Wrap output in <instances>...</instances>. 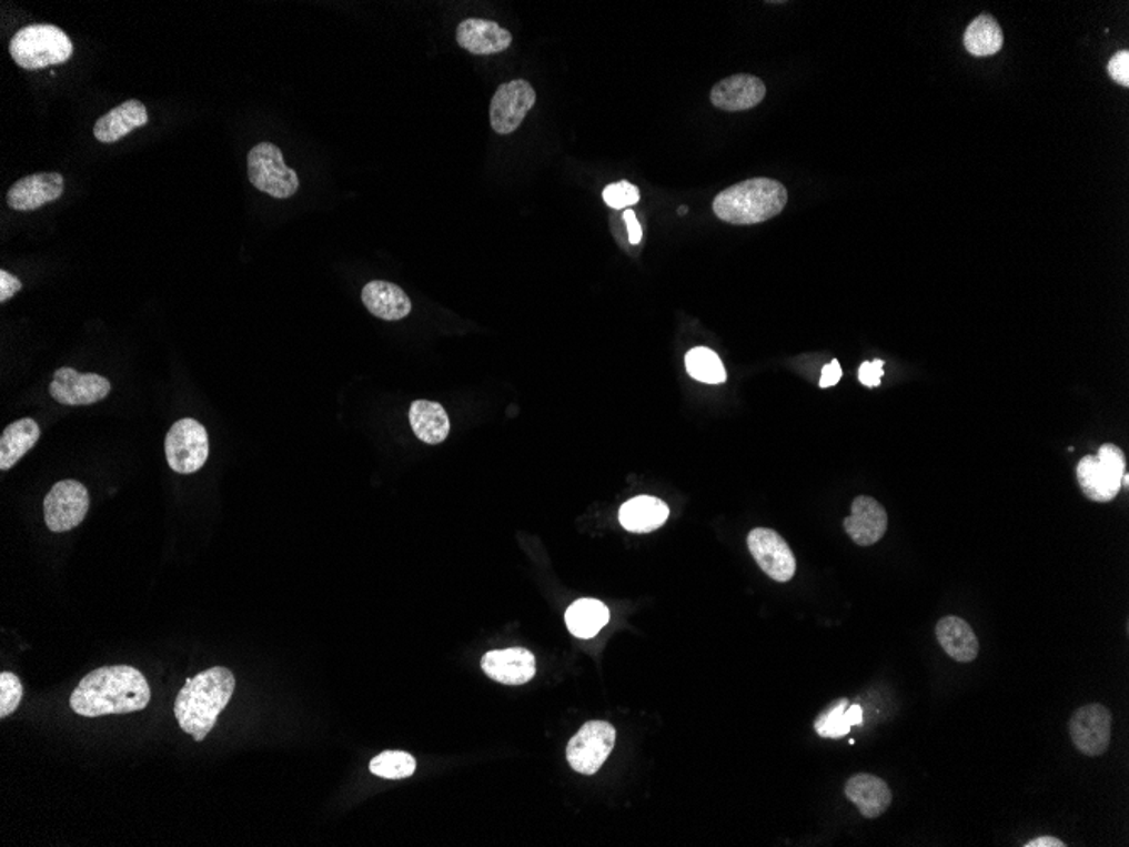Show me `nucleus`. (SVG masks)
<instances>
[{"instance_id":"26","label":"nucleus","mask_w":1129,"mask_h":847,"mask_svg":"<svg viewBox=\"0 0 1129 847\" xmlns=\"http://www.w3.org/2000/svg\"><path fill=\"white\" fill-rule=\"evenodd\" d=\"M565 623L572 635L591 639L609 623V609L597 599L575 601L565 613Z\"/></svg>"},{"instance_id":"16","label":"nucleus","mask_w":1129,"mask_h":847,"mask_svg":"<svg viewBox=\"0 0 1129 847\" xmlns=\"http://www.w3.org/2000/svg\"><path fill=\"white\" fill-rule=\"evenodd\" d=\"M485 675L504 685H524L536 674L535 655L524 648L488 652L482 658Z\"/></svg>"},{"instance_id":"11","label":"nucleus","mask_w":1129,"mask_h":847,"mask_svg":"<svg viewBox=\"0 0 1129 847\" xmlns=\"http://www.w3.org/2000/svg\"><path fill=\"white\" fill-rule=\"evenodd\" d=\"M747 548L763 572L776 582H788L797 572V561L786 540L775 530L756 528L747 535Z\"/></svg>"},{"instance_id":"1","label":"nucleus","mask_w":1129,"mask_h":847,"mask_svg":"<svg viewBox=\"0 0 1129 847\" xmlns=\"http://www.w3.org/2000/svg\"><path fill=\"white\" fill-rule=\"evenodd\" d=\"M151 688L138 668L128 665L90 672L70 697V707L79 716L100 717L145 709Z\"/></svg>"},{"instance_id":"38","label":"nucleus","mask_w":1129,"mask_h":847,"mask_svg":"<svg viewBox=\"0 0 1129 847\" xmlns=\"http://www.w3.org/2000/svg\"><path fill=\"white\" fill-rule=\"evenodd\" d=\"M1067 844L1064 840L1057 839L1054 836H1041L1037 839L1030 840L1025 844V847H1066Z\"/></svg>"},{"instance_id":"20","label":"nucleus","mask_w":1129,"mask_h":847,"mask_svg":"<svg viewBox=\"0 0 1129 847\" xmlns=\"http://www.w3.org/2000/svg\"><path fill=\"white\" fill-rule=\"evenodd\" d=\"M149 115L145 105L139 100H125L121 105L103 114L93 125V134L103 144H112L125 138L134 129L148 124Z\"/></svg>"},{"instance_id":"21","label":"nucleus","mask_w":1129,"mask_h":847,"mask_svg":"<svg viewBox=\"0 0 1129 847\" xmlns=\"http://www.w3.org/2000/svg\"><path fill=\"white\" fill-rule=\"evenodd\" d=\"M362 303L365 309L381 320L397 322L411 313V300L397 284L387 281H371L362 290Z\"/></svg>"},{"instance_id":"3","label":"nucleus","mask_w":1129,"mask_h":847,"mask_svg":"<svg viewBox=\"0 0 1129 847\" xmlns=\"http://www.w3.org/2000/svg\"><path fill=\"white\" fill-rule=\"evenodd\" d=\"M786 202L788 192L779 181L753 178L720 192L712 209L727 224L753 225L779 215Z\"/></svg>"},{"instance_id":"5","label":"nucleus","mask_w":1129,"mask_h":847,"mask_svg":"<svg viewBox=\"0 0 1129 847\" xmlns=\"http://www.w3.org/2000/svg\"><path fill=\"white\" fill-rule=\"evenodd\" d=\"M1126 458L1121 448L1105 444L1098 455H1086L1077 464L1080 490L1095 503H1111L1121 491Z\"/></svg>"},{"instance_id":"15","label":"nucleus","mask_w":1129,"mask_h":847,"mask_svg":"<svg viewBox=\"0 0 1129 847\" xmlns=\"http://www.w3.org/2000/svg\"><path fill=\"white\" fill-rule=\"evenodd\" d=\"M766 85L755 75L727 77L712 87L710 102L726 112H743L755 109L765 100Z\"/></svg>"},{"instance_id":"36","label":"nucleus","mask_w":1129,"mask_h":847,"mask_svg":"<svg viewBox=\"0 0 1129 847\" xmlns=\"http://www.w3.org/2000/svg\"><path fill=\"white\" fill-rule=\"evenodd\" d=\"M840 377H843V367H840V362L837 361V359H834V361L830 362V364L825 365L824 371H821L820 384H818V386H820L821 390H824V387L836 386V384L839 383Z\"/></svg>"},{"instance_id":"28","label":"nucleus","mask_w":1129,"mask_h":847,"mask_svg":"<svg viewBox=\"0 0 1129 847\" xmlns=\"http://www.w3.org/2000/svg\"><path fill=\"white\" fill-rule=\"evenodd\" d=\"M688 374L704 384L726 383L727 373L719 355L707 347H695L685 357Z\"/></svg>"},{"instance_id":"23","label":"nucleus","mask_w":1129,"mask_h":847,"mask_svg":"<svg viewBox=\"0 0 1129 847\" xmlns=\"http://www.w3.org/2000/svg\"><path fill=\"white\" fill-rule=\"evenodd\" d=\"M669 510L662 500L637 496L627 501L619 510V523L631 533H652L665 525Z\"/></svg>"},{"instance_id":"27","label":"nucleus","mask_w":1129,"mask_h":847,"mask_svg":"<svg viewBox=\"0 0 1129 847\" xmlns=\"http://www.w3.org/2000/svg\"><path fill=\"white\" fill-rule=\"evenodd\" d=\"M1002 43L1001 26L988 14L974 19L964 32V47L974 57H992L1001 51Z\"/></svg>"},{"instance_id":"2","label":"nucleus","mask_w":1129,"mask_h":847,"mask_svg":"<svg viewBox=\"0 0 1129 847\" xmlns=\"http://www.w3.org/2000/svg\"><path fill=\"white\" fill-rule=\"evenodd\" d=\"M235 690V677L229 668L213 667L188 678L174 700V716L187 734L202 743Z\"/></svg>"},{"instance_id":"7","label":"nucleus","mask_w":1129,"mask_h":847,"mask_svg":"<svg viewBox=\"0 0 1129 847\" xmlns=\"http://www.w3.org/2000/svg\"><path fill=\"white\" fill-rule=\"evenodd\" d=\"M168 464L178 474H193L205 465L210 454L209 433L193 419L180 420L164 440Z\"/></svg>"},{"instance_id":"32","label":"nucleus","mask_w":1129,"mask_h":847,"mask_svg":"<svg viewBox=\"0 0 1129 847\" xmlns=\"http://www.w3.org/2000/svg\"><path fill=\"white\" fill-rule=\"evenodd\" d=\"M602 196H604V202L611 209H626V206L636 205L639 199H642V193H639V189L636 185L623 180L606 186Z\"/></svg>"},{"instance_id":"14","label":"nucleus","mask_w":1129,"mask_h":847,"mask_svg":"<svg viewBox=\"0 0 1129 847\" xmlns=\"http://www.w3.org/2000/svg\"><path fill=\"white\" fill-rule=\"evenodd\" d=\"M64 178L60 173H36L21 178L8 192V205L18 212H31L60 199Z\"/></svg>"},{"instance_id":"19","label":"nucleus","mask_w":1129,"mask_h":847,"mask_svg":"<svg viewBox=\"0 0 1129 847\" xmlns=\"http://www.w3.org/2000/svg\"><path fill=\"white\" fill-rule=\"evenodd\" d=\"M846 797L859 808L866 819L883 816L891 805L893 794L883 778L869 773H859L846 784Z\"/></svg>"},{"instance_id":"35","label":"nucleus","mask_w":1129,"mask_h":847,"mask_svg":"<svg viewBox=\"0 0 1129 847\" xmlns=\"http://www.w3.org/2000/svg\"><path fill=\"white\" fill-rule=\"evenodd\" d=\"M21 288L22 283L18 278L12 276L8 271H0V303L11 300Z\"/></svg>"},{"instance_id":"37","label":"nucleus","mask_w":1129,"mask_h":847,"mask_svg":"<svg viewBox=\"0 0 1129 847\" xmlns=\"http://www.w3.org/2000/svg\"><path fill=\"white\" fill-rule=\"evenodd\" d=\"M624 222L627 225V234H629L631 244H639L643 239L642 225L637 222L636 213L633 210H626L624 212Z\"/></svg>"},{"instance_id":"9","label":"nucleus","mask_w":1129,"mask_h":847,"mask_svg":"<svg viewBox=\"0 0 1129 847\" xmlns=\"http://www.w3.org/2000/svg\"><path fill=\"white\" fill-rule=\"evenodd\" d=\"M89 507V491L82 483L60 481L44 497V522L51 532H70L82 525Z\"/></svg>"},{"instance_id":"13","label":"nucleus","mask_w":1129,"mask_h":847,"mask_svg":"<svg viewBox=\"0 0 1129 847\" xmlns=\"http://www.w3.org/2000/svg\"><path fill=\"white\" fill-rule=\"evenodd\" d=\"M110 393V383L99 374H82L71 367H61L54 373L50 384V394L54 401L64 406H87L105 400Z\"/></svg>"},{"instance_id":"4","label":"nucleus","mask_w":1129,"mask_h":847,"mask_svg":"<svg viewBox=\"0 0 1129 847\" xmlns=\"http://www.w3.org/2000/svg\"><path fill=\"white\" fill-rule=\"evenodd\" d=\"M12 60L24 70H41L51 64L67 63L73 43L63 29L53 24H29L19 29L9 43Z\"/></svg>"},{"instance_id":"12","label":"nucleus","mask_w":1129,"mask_h":847,"mask_svg":"<svg viewBox=\"0 0 1129 847\" xmlns=\"http://www.w3.org/2000/svg\"><path fill=\"white\" fill-rule=\"evenodd\" d=\"M1111 726V710L1101 704H1089L1077 709L1070 717V738L1082 755L1096 758L1105 755L1109 748Z\"/></svg>"},{"instance_id":"30","label":"nucleus","mask_w":1129,"mask_h":847,"mask_svg":"<svg viewBox=\"0 0 1129 847\" xmlns=\"http://www.w3.org/2000/svg\"><path fill=\"white\" fill-rule=\"evenodd\" d=\"M369 768L375 777L401 780V778L411 777L415 773L416 759L404 752H384L372 759Z\"/></svg>"},{"instance_id":"39","label":"nucleus","mask_w":1129,"mask_h":847,"mask_svg":"<svg viewBox=\"0 0 1129 847\" xmlns=\"http://www.w3.org/2000/svg\"><path fill=\"white\" fill-rule=\"evenodd\" d=\"M847 717H849L850 726H860L864 719L863 709L859 706H849Z\"/></svg>"},{"instance_id":"29","label":"nucleus","mask_w":1129,"mask_h":847,"mask_svg":"<svg viewBox=\"0 0 1129 847\" xmlns=\"http://www.w3.org/2000/svg\"><path fill=\"white\" fill-rule=\"evenodd\" d=\"M847 709H849V700L847 698H839L836 703L830 704L827 709L821 710L820 716L814 723L818 736L833 739H840L847 736L850 729H853L849 717H847Z\"/></svg>"},{"instance_id":"8","label":"nucleus","mask_w":1129,"mask_h":847,"mask_svg":"<svg viewBox=\"0 0 1129 847\" xmlns=\"http://www.w3.org/2000/svg\"><path fill=\"white\" fill-rule=\"evenodd\" d=\"M616 743V729L606 720L584 724L567 746V759L575 772L595 775L609 758Z\"/></svg>"},{"instance_id":"22","label":"nucleus","mask_w":1129,"mask_h":847,"mask_svg":"<svg viewBox=\"0 0 1129 847\" xmlns=\"http://www.w3.org/2000/svg\"><path fill=\"white\" fill-rule=\"evenodd\" d=\"M937 642L944 652L959 663H970L979 655V639L962 617L946 616L938 621L935 628Z\"/></svg>"},{"instance_id":"33","label":"nucleus","mask_w":1129,"mask_h":847,"mask_svg":"<svg viewBox=\"0 0 1129 847\" xmlns=\"http://www.w3.org/2000/svg\"><path fill=\"white\" fill-rule=\"evenodd\" d=\"M1109 75L1122 87L1129 85V51L1122 50L1111 58L1108 64Z\"/></svg>"},{"instance_id":"10","label":"nucleus","mask_w":1129,"mask_h":847,"mask_svg":"<svg viewBox=\"0 0 1129 847\" xmlns=\"http://www.w3.org/2000/svg\"><path fill=\"white\" fill-rule=\"evenodd\" d=\"M536 92L526 80L503 83L491 100V128L497 134H511L523 124L524 118L535 107Z\"/></svg>"},{"instance_id":"6","label":"nucleus","mask_w":1129,"mask_h":847,"mask_svg":"<svg viewBox=\"0 0 1129 847\" xmlns=\"http://www.w3.org/2000/svg\"><path fill=\"white\" fill-rule=\"evenodd\" d=\"M249 181L273 199H290L300 189L296 171L284 163L283 153L273 142H261L248 154Z\"/></svg>"},{"instance_id":"17","label":"nucleus","mask_w":1129,"mask_h":847,"mask_svg":"<svg viewBox=\"0 0 1129 847\" xmlns=\"http://www.w3.org/2000/svg\"><path fill=\"white\" fill-rule=\"evenodd\" d=\"M853 514L844 520V528L854 543L859 546H871L888 532V513L885 507L869 496H859L853 501Z\"/></svg>"},{"instance_id":"18","label":"nucleus","mask_w":1129,"mask_h":847,"mask_svg":"<svg viewBox=\"0 0 1129 847\" xmlns=\"http://www.w3.org/2000/svg\"><path fill=\"white\" fill-rule=\"evenodd\" d=\"M458 47L472 54H497L506 51L513 43V36L497 22L485 19H465L457 28Z\"/></svg>"},{"instance_id":"31","label":"nucleus","mask_w":1129,"mask_h":847,"mask_svg":"<svg viewBox=\"0 0 1129 847\" xmlns=\"http://www.w3.org/2000/svg\"><path fill=\"white\" fill-rule=\"evenodd\" d=\"M22 697H24L22 682L11 672H2L0 675V717L4 719V717L14 714Z\"/></svg>"},{"instance_id":"24","label":"nucleus","mask_w":1129,"mask_h":847,"mask_svg":"<svg viewBox=\"0 0 1129 847\" xmlns=\"http://www.w3.org/2000/svg\"><path fill=\"white\" fill-rule=\"evenodd\" d=\"M410 425L416 438L430 445L442 444L450 433L448 415L435 401L419 400L411 404Z\"/></svg>"},{"instance_id":"34","label":"nucleus","mask_w":1129,"mask_h":847,"mask_svg":"<svg viewBox=\"0 0 1129 847\" xmlns=\"http://www.w3.org/2000/svg\"><path fill=\"white\" fill-rule=\"evenodd\" d=\"M885 376V361L876 359L873 362H864L859 370V381L864 386L878 387L881 377Z\"/></svg>"},{"instance_id":"25","label":"nucleus","mask_w":1129,"mask_h":847,"mask_svg":"<svg viewBox=\"0 0 1129 847\" xmlns=\"http://www.w3.org/2000/svg\"><path fill=\"white\" fill-rule=\"evenodd\" d=\"M40 436V425L32 419L11 423L0 436V468L9 471L14 467L38 444Z\"/></svg>"}]
</instances>
